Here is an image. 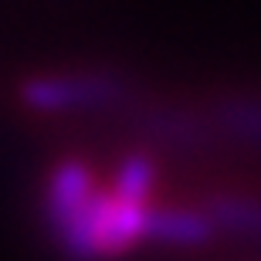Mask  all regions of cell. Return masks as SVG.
Here are the masks:
<instances>
[{"instance_id": "5", "label": "cell", "mask_w": 261, "mask_h": 261, "mask_svg": "<svg viewBox=\"0 0 261 261\" xmlns=\"http://www.w3.org/2000/svg\"><path fill=\"white\" fill-rule=\"evenodd\" d=\"M214 227L231 234H244V238H261V200H248V197H214L211 207Z\"/></svg>"}, {"instance_id": "4", "label": "cell", "mask_w": 261, "mask_h": 261, "mask_svg": "<svg viewBox=\"0 0 261 261\" xmlns=\"http://www.w3.org/2000/svg\"><path fill=\"white\" fill-rule=\"evenodd\" d=\"M211 122L217 133L261 146V95H224L214 102Z\"/></svg>"}, {"instance_id": "2", "label": "cell", "mask_w": 261, "mask_h": 261, "mask_svg": "<svg viewBox=\"0 0 261 261\" xmlns=\"http://www.w3.org/2000/svg\"><path fill=\"white\" fill-rule=\"evenodd\" d=\"M95 194V176L85 163L78 160H65L51 170L48 190H44V217L51 227H58L68 214H75L88 197Z\"/></svg>"}, {"instance_id": "6", "label": "cell", "mask_w": 261, "mask_h": 261, "mask_svg": "<svg viewBox=\"0 0 261 261\" xmlns=\"http://www.w3.org/2000/svg\"><path fill=\"white\" fill-rule=\"evenodd\" d=\"M153 180H156V170H153V160L146 153H133L126 156L116 170V190L119 197H126V200H149L153 194Z\"/></svg>"}, {"instance_id": "1", "label": "cell", "mask_w": 261, "mask_h": 261, "mask_svg": "<svg viewBox=\"0 0 261 261\" xmlns=\"http://www.w3.org/2000/svg\"><path fill=\"white\" fill-rule=\"evenodd\" d=\"M126 95V82L116 71H55L34 75L20 85V102L41 116L95 112L116 106Z\"/></svg>"}, {"instance_id": "3", "label": "cell", "mask_w": 261, "mask_h": 261, "mask_svg": "<svg viewBox=\"0 0 261 261\" xmlns=\"http://www.w3.org/2000/svg\"><path fill=\"white\" fill-rule=\"evenodd\" d=\"M214 221L207 211H187V207H149L146 214V238L160 244H180V248H197V244L214 238Z\"/></svg>"}]
</instances>
